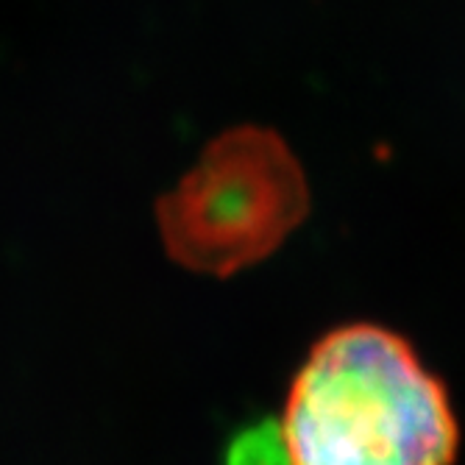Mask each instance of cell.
<instances>
[{
    "label": "cell",
    "mask_w": 465,
    "mask_h": 465,
    "mask_svg": "<svg viewBox=\"0 0 465 465\" xmlns=\"http://www.w3.org/2000/svg\"><path fill=\"white\" fill-rule=\"evenodd\" d=\"M310 209L307 173L284 137L234 125L156 201V226L179 268L229 279L276 253Z\"/></svg>",
    "instance_id": "cell-2"
},
{
    "label": "cell",
    "mask_w": 465,
    "mask_h": 465,
    "mask_svg": "<svg viewBox=\"0 0 465 465\" xmlns=\"http://www.w3.org/2000/svg\"><path fill=\"white\" fill-rule=\"evenodd\" d=\"M279 420L290 465H454L460 451L443 379L404 334L365 321L312 343Z\"/></svg>",
    "instance_id": "cell-1"
},
{
    "label": "cell",
    "mask_w": 465,
    "mask_h": 465,
    "mask_svg": "<svg viewBox=\"0 0 465 465\" xmlns=\"http://www.w3.org/2000/svg\"><path fill=\"white\" fill-rule=\"evenodd\" d=\"M223 465H290L282 420L273 415L242 424L223 449Z\"/></svg>",
    "instance_id": "cell-3"
}]
</instances>
